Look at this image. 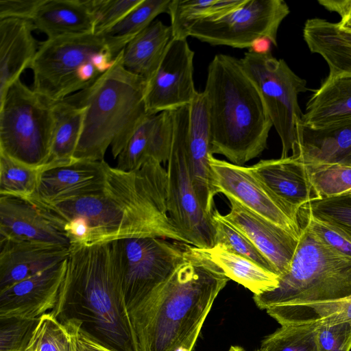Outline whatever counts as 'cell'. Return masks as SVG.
Segmentation results:
<instances>
[{"instance_id": "cell-16", "label": "cell", "mask_w": 351, "mask_h": 351, "mask_svg": "<svg viewBox=\"0 0 351 351\" xmlns=\"http://www.w3.org/2000/svg\"><path fill=\"white\" fill-rule=\"evenodd\" d=\"M230 212L224 218L243 233L268 259L279 276L289 269L300 239L247 208L236 199L227 197Z\"/></svg>"}, {"instance_id": "cell-38", "label": "cell", "mask_w": 351, "mask_h": 351, "mask_svg": "<svg viewBox=\"0 0 351 351\" xmlns=\"http://www.w3.org/2000/svg\"><path fill=\"white\" fill-rule=\"evenodd\" d=\"M318 199L351 192V167L338 164L305 165Z\"/></svg>"}, {"instance_id": "cell-18", "label": "cell", "mask_w": 351, "mask_h": 351, "mask_svg": "<svg viewBox=\"0 0 351 351\" xmlns=\"http://www.w3.org/2000/svg\"><path fill=\"white\" fill-rule=\"evenodd\" d=\"M107 165L104 160H77L43 170L36 191L27 200L56 204L91 193L104 184Z\"/></svg>"}, {"instance_id": "cell-14", "label": "cell", "mask_w": 351, "mask_h": 351, "mask_svg": "<svg viewBox=\"0 0 351 351\" xmlns=\"http://www.w3.org/2000/svg\"><path fill=\"white\" fill-rule=\"evenodd\" d=\"M167 173L169 217L189 245L200 249L213 247L215 231L212 217L197 200L184 154L173 137Z\"/></svg>"}, {"instance_id": "cell-41", "label": "cell", "mask_w": 351, "mask_h": 351, "mask_svg": "<svg viewBox=\"0 0 351 351\" xmlns=\"http://www.w3.org/2000/svg\"><path fill=\"white\" fill-rule=\"evenodd\" d=\"M64 330L49 312L43 315L25 351H58Z\"/></svg>"}, {"instance_id": "cell-48", "label": "cell", "mask_w": 351, "mask_h": 351, "mask_svg": "<svg viewBox=\"0 0 351 351\" xmlns=\"http://www.w3.org/2000/svg\"><path fill=\"white\" fill-rule=\"evenodd\" d=\"M337 29L340 36L346 41L351 43V30H346L340 28L336 23Z\"/></svg>"}, {"instance_id": "cell-6", "label": "cell", "mask_w": 351, "mask_h": 351, "mask_svg": "<svg viewBox=\"0 0 351 351\" xmlns=\"http://www.w3.org/2000/svg\"><path fill=\"white\" fill-rule=\"evenodd\" d=\"M300 225L302 234L289 269L279 277L276 289L254 295L261 309L351 296V257L328 247L305 224Z\"/></svg>"}, {"instance_id": "cell-8", "label": "cell", "mask_w": 351, "mask_h": 351, "mask_svg": "<svg viewBox=\"0 0 351 351\" xmlns=\"http://www.w3.org/2000/svg\"><path fill=\"white\" fill-rule=\"evenodd\" d=\"M54 125L53 102L19 79L0 101V152L43 170L49 157Z\"/></svg>"}, {"instance_id": "cell-23", "label": "cell", "mask_w": 351, "mask_h": 351, "mask_svg": "<svg viewBox=\"0 0 351 351\" xmlns=\"http://www.w3.org/2000/svg\"><path fill=\"white\" fill-rule=\"evenodd\" d=\"M172 136L171 111L148 115L117 157L116 167L123 171L137 169L149 158L166 163L170 155Z\"/></svg>"}, {"instance_id": "cell-42", "label": "cell", "mask_w": 351, "mask_h": 351, "mask_svg": "<svg viewBox=\"0 0 351 351\" xmlns=\"http://www.w3.org/2000/svg\"><path fill=\"white\" fill-rule=\"evenodd\" d=\"M299 220L324 244L339 254L351 257V241L337 230L313 218L303 207L299 210Z\"/></svg>"}, {"instance_id": "cell-4", "label": "cell", "mask_w": 351, "mask_h": 351, "mask_svg": "<svg viewBox=\"0 0 351 351\" xmlns=\"http://www.w3.org/2000/svg\"><path fill=\"white\" fill-rule=\"evenodd\" d=\"M204 93L211 154L243 166L267 147L273 127L262 97L241 59L215 55L208 67Z\"/></svg>"}, {"instance_id": "cell-47", "label": "cell", "mask_w": 351, "mask_h": 351, "mask_svg": "<svg viewBox=\"0 0 351 351\" xmlns=\"http://www.w3.org/2000/svg\"><path fill=\"white\" fill-rule=\"evenodd\" d=\"M271 45L273 44L270 39L267 37H261L252 43L249 51L258 54L269 53H271Z\"/></svg>"}, {"instance_id": "cell-29", "label": "cell", "mask_w": 351, "mask_h": 351, "mask_svg": "<svg viewBox=\"0 0 351 351\" xmlns=\"http://www.w3.org/2000/svg\"><path fill=\"white\" fill-rule=\"evenodd\" d=\"M303 38L311 52L321 56L329 67L330 75H351V43L338 33L336 23L321 18L308 19Z\"/></svg>"}, {"instance_id": "cell-45", "label": "cell", "mask_w": 351, "mask_h": 351, "mask_svg": "<svg viewBox=\"0 0 351 351\" xmlns=\"http://www.w3.org/2000/svg\"><path fill=\"white\" fill-rule=\"evenodd\" d=\"M62 324L71 335L75 351H117L85 332L75 322H67Z\"/></svg>"}, {"instance_id": "cell-20", "label": "cell", "mask_w": 351, "mask_h": 351, "mask_svg": "<svg viewBox=\"0 0 351 351\" xmlns=\"http://www.w3.org/2000/svg\"><path fill=\"white\" fill-rule=\"evenodd\" d=\"M0 291L66 259L70 247L20 240H0Z\"/></svg>"}, {"instance_id": "cell-36", "label": "cell", "mask_w": 351, "mask_h": 351, "mask_svg": "<svg viewBox=\"0 0 351 351\" xmlns=\"http://www.w3.org/2000/svg\"><path fill=\"white\" fill-rule=\"evenodd\" d=\"M211 217L215 231V245L220 244L228 251L244 256L276 274L268 259L243 233L228 221L215 207Z\"/></svg>"}, {"instance_id": "cell-15", "label": "cell", "mask_w": 351, "mask_h": 351, "mask_svg": "<svg viewBox=\"0 0 351 351\" xmlns=\"http://www.w3.org/2000/svg\"><path fill=\"white\" fill-rule=\"evenodd\" d=\"M194 51L186 39L172 38L160 66L147 82L145 104L149 115L189 104L198 91L193 81Z\"/></svg>"}, {"instance_id": "cell-50", "label": "cell", "mask_w": 351, "mask_h": 351, "mask_svg": "<svg viewBox=\"0 0 351 351\" xmlns=\"http://www.w3.org/2000/svg\"><path fill=\"white\" fill-rule=\"evenodd\" d=\"M349 194H350V195L351 196V192H350V193H349Z\"/></svg>"}, {"instance_id": "cell-11", "label": "cell", "mask_w": 351, "mask_h": 351, "mask_svg": "<svg viewBox=\"0 0 351 351\" xmlns=\"http://www.w3.org/2000/svg\"><path fill=\"white\" fill-rule=\"evenodd\" d=\"M289 13L283 0H243L223 14L196 23L189 36L239 49H249L256 39L267 37L277 46L279 27Z\"/></svg>"}, {"instance_id": "cell-10", "label": "cell", "mask_w": 351, "mask_h": 351, "mask_svg": "<svg viewBox=\"0 0 351 351\" xmlns=\"http://www.w3.org/2000/svg\"><path fill=\"white\" fill-rule=\"evenodd\" d=\"M128 311L167 280L182 263L185 243L160 238H129L112 241Z\"/></svg>"}, {"instance_id": "cell-1", "label": "cell", "mask_w": 351, "mask_h": 351, "mask_svg": "<svg viewBox=\"0 0 351 351\" xmlns=\"http://www.w3.org/2000/svg\"><path fill=\"white\" fill-rule=\"evenodd\" d=\"M167 199V169L149 158L130 171L108 164L102 186L84 195L56 204L31 203L58 229L72 219L82 221L85 245L145 237L189 244L168 215Z\"/></svg>"}, {"instance_id": "cell-44", "label": "cell", "mask_w": 351, "mask_h": 351, "mask_svg": "<svg viewBox=\"0 0 351 351\" xmlns=\"http://www.w3.org/2000/svg\"><path fill=\"white\" fill-rule=\"evenodd\" d=\"M44 0H0V19L12 18L31 21Z\"/></svg>"}, {"instance_id": "cell-26", "label": "cell", "mask_w": 351, "mask_h": 351, "mask_svg": "<svg viewBox=\"0 0 351 351\" xmlns=\"http://www.w3.org/2000/svg\"><path fill=\"white\" fill-rule=\"evenodd\" d=\"M351 118V75H330L306 103L300 122L317 128Z\"/></svg>"}, {"instance_id": "cell-37", "label": "cell", "mask_w": 351, "mask_h": 351, "mask_svg": "<svg viewBox=\"0 0 351 351\" xmlns=\"http://www.w3.org/2000/svg\"><path fill=\"white\" fill-rule=\"evenodd\" d=\"M302 207L313 218L335 228L351 241V196L349 193L314 199Z\"/></svg>"}, {"instance_id": "cell-31", "label": "cell", "mask_w": 351, "mask_h": 351, "mask_svg": "<svg viewBox=\"0 0 351 351\" xmlns=\"http://www.w3.org/2000/svg\"><path fill=\"white\" fill-rule=\"evenodd\" d=\"M267 313L281 325L315 322L324 318L327 324L351 320V296L326 302L274 306Z\"/></svg>"}, {"instance_id": "cell-3", "label": "cell", "mask_w": 351, "mask_h": 351, "mask_svg": "<svg viewBox=\"0 0 351 351\" xmlns=\"http://www.w3.org/2000/svg\"><path fill=\"white\" fill-rule=\"evenodd\" d=\"M117 351H138L111 243L73 245L57 302L49 311Z\"/></svg>"}, {"instance_id": "cell-33", "label": "cell", "mask_w": 351, "mask_h": 351, "mask_svg": "<svg viewBox=\"0 0 351 351\" xmlns=\"http://www.w3.org/2000/svg\"><path fill=\"white\" fill-rule=\"evenodd\" d=\"M170 1L171 0H142L116 25L103 34L111 48L119 53L158 15L164 12L168 13Z\"/></svg>"}, {"instance_id": "cell-21", "label": "cell", "mask_w": 351, "mask_h": 351, "mask_svg": "<svg viewBox=\"0 0 351 351\" xmlns=\"http://www.w3.org/2000/svg\"><path fill=\"white\" fill-rule=\"evenodd\" d=\"M250 169L271 193L295 210L318 199L306 165L291 156L261 160Z\"/></svg>"}, {"instance_id": "cell-5", "label": "cell", "mask_w": 351, "mask_h": 351, "mask_svg": "<svg viewBox=\"0 0 351 351\" xmlns=\"http://www.w3.org/2000/svg\"><path fill=\"white\" fill-rule=\"evenodd\" d=\"M147 82L127 71L122 51L110 69L88 88L68 97L86 106L77 160H104L111 147L117 158L149 115L145 104Z\"/></svg>"}, {"instance_id": "cell-19", "label": "cell", "mask_w": 351, "mask_h": 351, "mask_svg": "<svg viewBox=\"0 0 351 351\" xmlns=\"http://www.w3.org/2000/svg\"><path fill=\"white\" fill-rule=\"evenodd\" d=\"M291 153L304 165L338 164L351 167V118L317 128L300 121Z\"/></svg>"}, {"instance_id": "cell-27", "label": "cell", "mask_w": 351, "mask_h": 351, "mask_svg": "<svg viewBox=\"0 0 351 351\" xmlns=\"http://www.w3.org/2000/svg\"><path fill=\"white\" fill-rule=\"evenodd\" d=\"M172 38L170 25L154 21L122 50L124 68L148 82L160 66Z\"/></svg>"}, {"instance_id": "cell-12", "label": "cell", "mask_w": 351, "mask_h": 351, "mask_svg": "<svg viewBox=\"0 0 351 351\" xmlns=\"http://www.w3.org/2000/svg\"><path fill=\"white\" fill-rule=\"evenodd\" d=\"M171 113L172 137L183 150L197 200L204 211L211 216L216 193L209 163L213 154L204 93L198 92L191 103Z\"/></svg>"}, {"instance_id": "cell-28", "label": "cell", "mask_w": 351, "mask_h": 351, "mask_svg": "<svg viewBox=\"0 0 351 351\" xmlns=\"http://www.w3.org/2000/svg\"><path fill=\"white\" fill-rule=\"evenodd\" d=\"M55 125L50 154L43 170L70 165L80 138L86 106L69 97L53 102Z\"/></svg>"}, {"instance_id": "cell-34", "label": "cell", "mask_w": 351, "mask_h": 351, "mask_svg": "<svg viewBox=\"0 0 351 351\" xmlns=\"http://www.w3.org/2000/svg\"><path fill=\"white\" fill-rule=\"evenodd\" d=\"M322 319L281 325L261 343L260 351H318L317 335Z\"/></svg>"}, {"instance_id": "cell-2", "label": "cell", "mask_w": 351, "mask_h": 351, "mask_svg": "<svg viewBox=\"0 0 351 351\" xmlns=\"http://www.w3.org/2000/svg\"><path fill=\"white\" fill-rule=\"evenodd\" d=\"M230 278L199 248L185 243L172 275L128 311L138 351H192Z\"/></svg>"}, {"instance_id": "cell-13", "label": "cell", "mask_w": 351, "mask_h": 351, "mask_svg": "<svg viewBox=\"0 0 351 351\" xmlns=\"http://www.w3.org/2000/svg\"><path fill=\"white\" fill-rule=\"evenodd\" d=\"M215 193H223L300 238L299 211L271 193L253 175L250 167L240 166L210 155Z\"/></svg>"}, {"instance_id": "cell-39", "label": "cell", "mask_w": 351, "mask_h": 351, "mask_svg": "<svg viewBox=\"0 0 351 351\" xmlns=\"http://www.w3.org/2000/svg\"><path fill=\"white\" fill-rule=\"evenodd\" d=\"M39 318H0V351H25Z\"/></svg>"}, {"instance_id": "cell-7", "label": "cell", "mask_w": 351, "mask_h": 351, "mask_svg": "<svg viewBox=\"0 0 351 351\" xmlns=\"http://www.w3.org/2000/svg\"><path fill=\"white\" fill-rule=\"evenodd\" d=\"M118 55L103 34L47 38L38 45L29 66L32 88L51 101H62L95 82Z\"/></svg>"}, {"instance_id": "cell-51", "label": "cell", "mask_w": 351, "mask_h": 351, "mask_svg": "<svg viewBox=\"0 0 351 351\" xmlns=\"http://www.w3.org/2000/svg\"><path fill=\"white\" fill-rule=\"evenodd\" d=\"M256 351H260V350H256Z\"/></svg>"}, {"instance_id": "cell-32", "label": "cell", "mask_w": 351, "mask_h": 351, "mask_svg": "<svg viewBox=\"0 0 351 351\" xmlns=\"http://www.w3.org/2000/svg\"><path fill=\"white\" fill-rule=\"evenodd\" d=\"M243 0H171L168 14L173 38L186 39L196 23L223 14Z\"/></svg>"}, {"instance_id": "cell-46", "label": "cell", "mask_w": 351, "mask_h": 351, "mask_svg": "<svg viewBox=\"0 0 351 351\" xmlns=\"http://www.w3.org/2000/svg\"><path fill=\"white\" fill-rule=\"evenodd\" d=\"M317 2L330 12H335L341 16L338 26L351 30V0H318Z\"/></svg>"}, {"instance_id": "cell-17", "label": "cell", "mask_w": 351, "mask_h": 351, "mask_svg": "<svg viewBox=\"0 0 351 351\" xmlns=\"http://www.w3.org/2000/svg\"><path fill=\"white\" fill-rule=\"evenodd\" d=\"M64 261L0 291V318H39L57 302L64 277Z\"/></svg>"}, {"instance_id": "cell-43", "label": "cell", "mask_w": 351, "mask_h": 351, "mask_svg": "<svg viewBox=\"0 0 351 351\" xmlns=\"http://www.w3.org/2000/svg\"><path fill=\"white\" fill-rule=\"evenodd\" d=\"M322 319L317 335L318 351H350L351 320L329 324Z\"/></svg>"}, {"instance_id": "cell-40", "label": "cell", "mask_w": 351, "mask_h": 351, "mask_svg": "<svg viewBox=\"0 0 351 351\" xmlns=\"http://www.w3.org/2000/svg\"><path fill=\"white\" fill-rule=\"evenodd\" d=\"M142 0H90L94 32L104 34L122 20Z\"/></svg>"}, {"instance_id": "cell-49", "label": "cell", "mask_w": 351, "mask_h": 351, "mask_svg": "<svg viewBox=\"0 0 351 351\" xmlns=\"http://www.w3.org/2000/svg\"><path fill=\"white\" fill-rule=\"evenodd\" d=\"M228 351H245V350L239 346H231Z\"/></svg>"}, {"instance_id": "cell-30", "label": "cell", "mask_w": 351, "mask_h": 351, "mask_svg": "<svg viewBox=\"0 0 351 351\" xmlns=\"http://www.w3.org/2000/svg\"><path fill=\"white\" fill-rule=\"evenodd\" d=\"M199 250L219 266L234 281L258 295L276 289L279 276L254 261L231 252L223 245L216 244L211 248Z\"/></svg>"}, {"instance_id": "cell-22", "label": "cell", "mask_w": 351, "mask_h": 351, "mask_svg": "<svg viewBox=\"0 0 351 351\" xmlns=\"http://www.w3.org/2000/svg\"><path fill=\"white\" fill-rule=\"evenodd\" d=\"M6 239L71 246L65 234L29 201L0 195V240Z\"/></svg>"}, {"instance_id": "cell-35", "label": "cell", "mask_w": 351, "mask_h": 351, "mask_svg": "<svg viewBox=\"0 0 351 351\" xmlns=\"http://www.w3.org/2000/svg\"><path fill=\"white\" fill-rule=\"evenodd\" d=\"M41 172L0 152V195L29 199L37 190Z\"/></svg>"}, {"instance_id": "cell-24", "label": "cell", "mask_w": 351, "mask_h": 351, "mask_svg": "<svg viewBox=\"0 0 351 351\" xmlns=\"http://www.w3.org/2000/svg\"><path fill=\"white\" fill-rule=\"evenodd\" d=\"M31 21L0 19V101L33 61L38 48Z\"/></svg>"}, {"instance_id": "cell-9", "label": "cell", "mask_w": 351, "mask_h": 351, "mask_svg": "<svg viewBox=\"0 0 351 351\" xmlns=\"http://www.w3.org/2000/svg\"><path fill=\"white\" fill-rule=\"evenodd\" d=\"M244 71L258 90L282 143L280 158L289 156L296 138V125L303 112L298 95L306 92V81L282 59L247 51L241 59Z\"/></svg>"}, {"instance_id": "cell-25", "label": "cell", "mask_w": 351, "mask_h": 351, "mask_svg": "<svg viewBox=\"0 0 351 351\" xmlns=\"http://www.w3.org/2000/svg\"><path fill=\"white\" fill-rule=\"evenodd\" d=\"M32 23L47 38L91 33L95 29L90 0H44Z\"/></svg>"}]
</instances>
